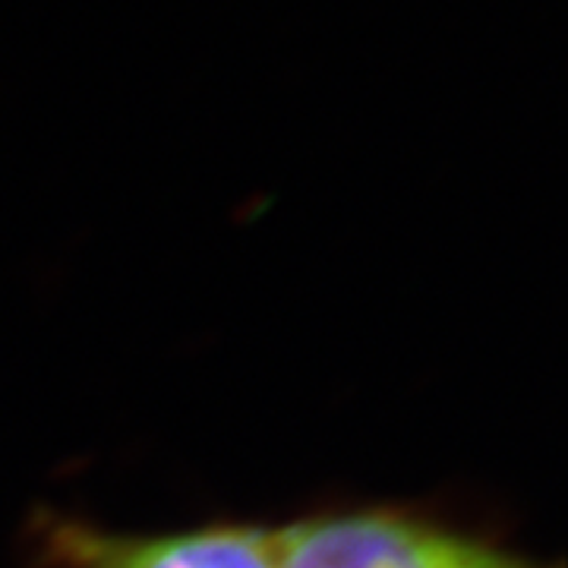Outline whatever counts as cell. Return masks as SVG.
<instances>
[{"label":"cell","mask_w":568,"mask_h":568,"mask_svg":"<svg viewBox=\"0 0 568 568\" xmlns=\"http://www.w3.org/2000/svg\"><path fill=\"white\" fill-rule=\"evenodd\" d=\"M275 537L282 568H556L395 508L323 511Z\"/></svg>","instance_id":"cell-1"},{"label":"cell","mask_w":568,"mask_h":568,"mask_svg":"<svg viewBox=\"0 0 568 568\" xmlns=\"http://www.w3.org/2000/svg\"><path fill=\"white\" fill-rule=\"evenodd\" d=\"M36 537L48 568H282L275 530L256 525H209L142 537L82 518L44 515Z\"/></svg>","instance_id":"cell-2"}]
</instances>
